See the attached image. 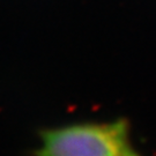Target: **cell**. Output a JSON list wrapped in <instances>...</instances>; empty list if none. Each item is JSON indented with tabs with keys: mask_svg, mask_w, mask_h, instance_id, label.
I'll use <instances>...</instances> for the list:
<instances>
[{
	"mask_svg": "<svg viewBox=\"0 0 156 156\" xmlns=\"http://www.w3.org/2000/svg\"><path fill=\"white\" fill-rule=\"evenodd\" d=\"M33 156H141L125 119L68 124L41 131Z\"/></svg>",
	"mask_w": 156,
	"mask_h": 156,
	"instance_id": "6da1fadb",
	"label": "cell"
}]
</instances>
